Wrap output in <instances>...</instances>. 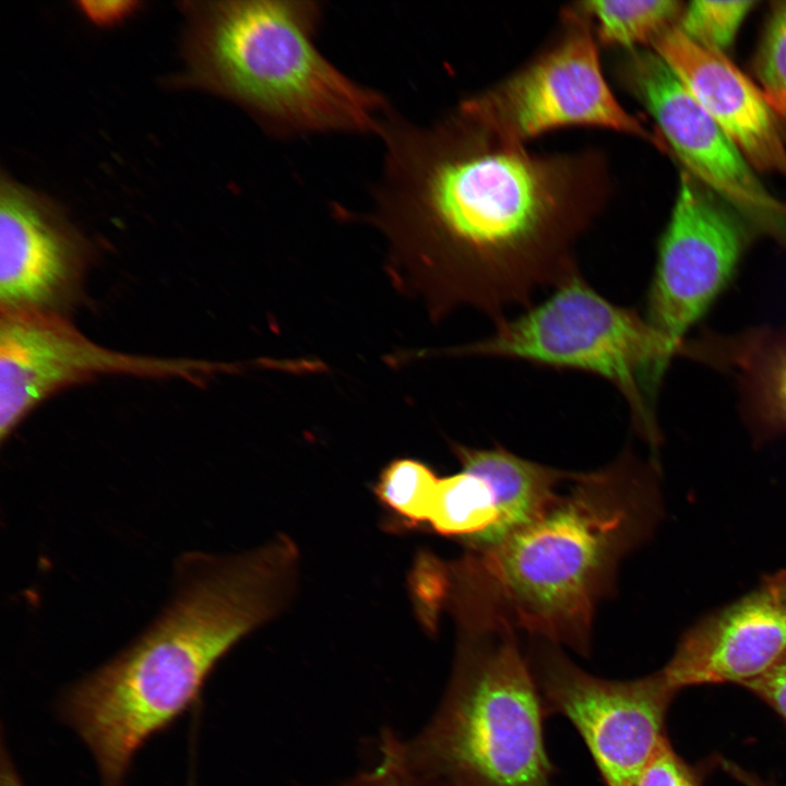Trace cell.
Wrapping results in <instances>:
<instances>
[{"label": "cell", "mask_w": 786, "mask_h": 786, "mask_svg": "<svg viewBox=\"0 0 786 786\" xmlns=\"http://www.w3.org/2000/svg\"><path fill=\"white\" fill-rule=\"evenodd\" d=\"M371 219L394 273L440 319L475 308L496 323L577 272L574 248L611 194L598 150L538 154L458 106L429 126L388 111Z\"/></svg>", "instance_id": "cell-1"}, {"label": "cell", "mask_w": 786, "mask_h": 786, "mask_svg": "<svg viewBox=\"0 0 786 786\" xmlns=\"http://www.w3.org/2000/svg\"><path fill=\"white\" fill-rule=\"evenodd\" d=\"M662 515L657 465L628 450L598 471L569 473L544 512L501 543L429 557L425 607L433 619L448 611L461 632L522 630L587 655L597 603Z\"/></svg>", "instance_id": "cell-2"}, {"label": "cell", "mask_w": 786, "mask_h": 786, "mask_svg": "<svg viewBox=\"0 0 786 786\" xmlns=\"http://www.w3.org/2000/svg\"><path fill=\"white\" fill-rule=\"evenodd\" d=\"M164 610L129 646L70 686L61 719L85 742L103 786H122L138 751L199 699L217 663L289 600L297 565L278 543L180 567Z\"/></svg>", "instance_id": "cell-3"}, {"label": "cell", "mask_w": 786, "mask_h": 786, "mask_svg": "<svg viewBox=\"0 0 786 786\" xmlns=\"http://www.w3.org/2000/svg\"><path fill=\"white\" fill-rule=\"evenodd\" d=\"M186 81L235 102L272 134L379 132L384 97L318 49L315 1L184 4Z\"/></svg>", "instance_id": "cell-4"}, {"label": "cell", "mask_w": 786, "mask_h": 786, "mask_svg": "<svg viewBox=\"0 0 786 786\" xmlns=\"http://www.w3.org/2000/svg\"><path fill=\"white\" fill-rule=\"evenodd\" d=\"M545 716L515 632H461L437 713L404 745L413 765L440 786H550Z\"/></svg>", "instance_id": "cell-5"}, {"label": "cell", "mask_w": 786, "mask_h": 786, "mask_svg": "<svg viewBox=\"0 0 786 786\" xmlns=\"http://www.w3.org/2000/svg\"><path fill=\"white\" fill-rule=\"evenodd\" d=\"M553 288L540 303L496 323L488 337L450 353L598 376L623 396L634 429L656 446L660 434L650 404L676 353L645 315L608 300L579 271Z\"/></svg>", "instance_id": "cell-6"}, {"label": "cell", "mask_w": 786, "mask_h": 786, "mask_svg": "<svg viewBox=\"0 0 786 786\" xmlns=\"http://www.w3.org/2000/svg\"><path fill=\"white\" fill-rule=\"evenodd\" d=\"M563 29L549 49L458 107L504 141L523 144L569 126L635 136L665 148L662 139L617 100L602 70L590 17L575 3L562 12Z\"/></svg>", "instance_id": "cell-7"}, {"label": "cell", "mask_w": 786, "mask_h": 786, "mask_svg": "<svg viewBox=\"0 0 786 786\" xmlns=\"http://www.w3.org/2000/svg\"><path fill=\"white\" fill-rule=\"evenodd\" d=\"M527 659L546 714L570 720L606 786H636L666 736V714L676 694L660 670L634 680L602 679L547 641L535 644Z\"/></svg>", "instance_id": "cell-8"}, {"label": "cell", "mask_w": 786, "mask_h": 786, "mask_svg": "<svg viewBox=\"0 0 786 786\" xmlns=\"http://www.w3.org/2000/svg\"><path fill=\"white\" fill-rule=\"evenodd\" d=\"M234 366L201 359L134 355L86 337L69 317L0 313V438L60 390L104 376L200 383Z\"/></svg>", "instance_id": "cell-9"}, {"label": "cell", "mask_w": 786, "mask_h": 786, "mask_svg": "<svg viewBox=\"0 0 786 786\" xmlns=\"http://www.w3.org/2000/svg\"><path fill=\"white\" fill-rule=\"evenodd\" d=\"M623 86L655 120L682 170L735 209L758 234L786 249V202L692 97L652 48L628 50L617 62Z\"/></svg>", "instance_id": "cell-10"}, {"label": "cell", "mask_w": 786, "mask_h": 786, "mask_svg": "<svg viewBox=\"0 0 786 786\" xmlns=\"http://www.w3.org/2000/svg\"><path fill=\"white\" fill-rule=\"evenodd\" d=\"M755 234L735 209L681 170L645 311L676 355L688 330L733 278Z\"/></svg>", "instance_id": "cell-11"}, {"label": "cell", "mask_w": 786, "mask_h": 786, "mask_svg": "<svg viewBox=\"0 0 786 786\" xmlns=\"http://www.w3.org/2000/svg\"><path fill=\"white\" fill-rule=\"evenodd\" d=\"M91 259V245L59 205L1 176L0 313L68 317Z\"/></svg>", "instance_id": "cell-12"}, {"label": "cell", "mask_w": 786, "mask_h": 786, "mask_svg": "<svg viewBox=\"0 0 786 786\" xmlns=\"http://www.w3.org/2000/svg\"><path fill=\"white\" fill-rule=\"evenodd\" d=\"M785 651L786 569L692 624L660 672L676 692L695 684H742Z\"/></svg>", "instance_id": "cell-13"}, {"label": "cell", "mask_w": 786, "mask_h": 786, "mask_svg": "<svg viewBox=\"0 0 786 786\" xmlns=\"http://www.w3.org/2000/svg\"><path fill=\"white\" fill-rule=\"evenodd\" d=\"M650 48L669 66L759 174L776 175L786 181L783 124L759 85L726 56L696 45L676 26Z\"/></svg>", "instance_id": "cell-14"}, {"label": "cell", "mask_w": 786, "mask_h": 786, "mask_svg": "<svg viewBox=\"0 0 786 786\" xmlns=\"http://www.w3.org/2000/svg\"><path fill=\"white\" fill-rule=\"evenodd\" d=\"M678 355L735 379L742 418L755 443L786 433V326L734 335L703 331L684 340Z\"/></svg>", "instance_id": "cell-15"}, {"label": "cell", "mask_w": 786, "mask_h": 786, "mask_svg": "<svg viewBox=\"0 0 786 786\" xmlns=\"http://www.w3.org/2000/svg\"><path fill=\"white\" fill-rule=\"evenodd\" d=\"M453 452L463 471L484 478L496 498L497 521L485 532L461 540L469 549L495 546L533 522L555 499L569 474L520 457L502 446L455 444Z\"/></svg>", "instance_id": "cell-16"}, {"label": "cell", "mask_w": 786, "mask_h": 786, "mask_svg": "<svg viewBox=\"0 0 786 786\" xmlns=\"http://www.w3.org/2000/svg\"><path fill=\"white\" fill-rule=\"evenodd\" d=\"M577 4L590 17L597 40L627 51L650 48L677 25L684 7L676 0H592Z\"/></svg>", "instance_id": "cell-17"}, {"label": "cell", "mask_w": 786, "mask_h": 786, "mask_svg": "<svg viewBox=\"0 0 786 786\" xmlns=\"http://www.w3.org/2000/svg\"><path fill=\"white\" fill-rule=\"evenodd\" d=\"M497 517L495 493L484 478L462 471L439 479L428 520L437 533L464 540L488 529Z\"/></svg>", "instance_id": "cell-18"}, {"label": "cell", "mask_w": 786, "mask_h": 786, "mask_svg": "<svg viewBox=\"0 0 786 786\" xmlns=\"http://www.w3.org/2000/svg\"><path fill=\"white\" fill-rule=\"evenodd\" d=\"M439 479L430 467L413 458H398L380 474L374 492L407 523L428 522Z\"/></svg>", "instance_id": "cell-19"}, {"label": "cell", "mask_w": 786, "mask_h": 786, "mask_svg": "<svg viewBox=\"0 0 786 786\" xmlns=\"http://www.w3.org/2000/svg\"><path fill=\"white\" fill-rule=\"evenodd\" d=\"M757 4L753 0L691 1L683 7L676 27L696 45L726 56Z\"/></svg>", "instance_id": "cell-20"}, {"label": "cell", "mask_w": 786, "mask_h": 786, "mask_svg": "<svg viewBox=\"0 0 786 786\" xmlns=\"http://www.w3.org/2000/svg\"><path fill=\"white\" fill-rule=\"evenodd\" d=\"M759 87L786 124V1L775 2L753 62Z\"/></svg>", "instance_id": "cell-21"}, {"label": "cell", "mask_w": 786, "mask_h": 786, "mask_svg": "<svg viewBox=\"0 0 786 786\" xmlns=\"http://www.w3.org/2000/svg\"><path fill=\"white\" fill-rule=\"evenodd\" d=\"M342 786H440L410 762L404 741L386 733L380 745L376 765Z\"/></svg>", "instance_id": "cell-22"}, {"label": "cell", "mask_w": 786, "mask_h": 786, "mask_svg": "<svg viewBox=\"0 0 786 786\" xmlns=\"http://www.w3.org/2000/svg\"><path fill=\"white\" fill-rule=\"evenodd\" d=\"M636 786H701L696 772L672 749L665 736L642 770Z\"/></svg>", "instance_id": "cell-23"}, {"label": "cell", "mask_w": 786, "mask_h": 786, "mask_svg": "<svg viewBox=\"0 0 786 786\" xmlns=\"http://www.w3.org/2000/svg\"><path fill=\"white\" fill-rule=\"evenodd\" d=\"M786 722V651L760 676L742 683Z\"/></svg>", "instance_id": "cell-24"}, {"label": "cell", "mask_w": 786, "mask_h": 786, "mask_svg": "<svg viewBox=\"0 0 786 786\" xmlns=\"http://www.w3.org/2000/svg\"><path fill=\"white\" fill-rule=\"evenodd\" d=\"M128 2H112L111 7H106L107 3L103 2L104 7H100L99 2H85V12L90 17H94L96 21H107L110 17H120L124 13L129 12V8H123Z\"/></svg>", "instance_id": "cell-25"}, {"label": "cell", "mask_w": 786, "mask_h": 786, "mask_svg": "<svg viewBox=\"0 0 786 786\" xmlns=\"http://www.w3.org/2000/svg\"><path fill=\"white\" fill-rule=\"evenodd\" d=\"M0 786H24L4 745L1 748Z\"/></svg>", "instance_id": "cell-26"}, {"label": "cell", "mask_w": 786, "mask_h": 786, "mask_svg": "<svg viewBox=\"0 0 786 786\" xmlns=\"http://www.w3.org/2000/svg\"><path fill=\"white\" fill-rule=\"evenodd\" d=\"M723 766L734 777L739 779L745 786H773L762 779H759L755 775L746 772L745 770L728 761H723Z\"/></svg>", "instance_id": "cell-27"}]
</instances>
